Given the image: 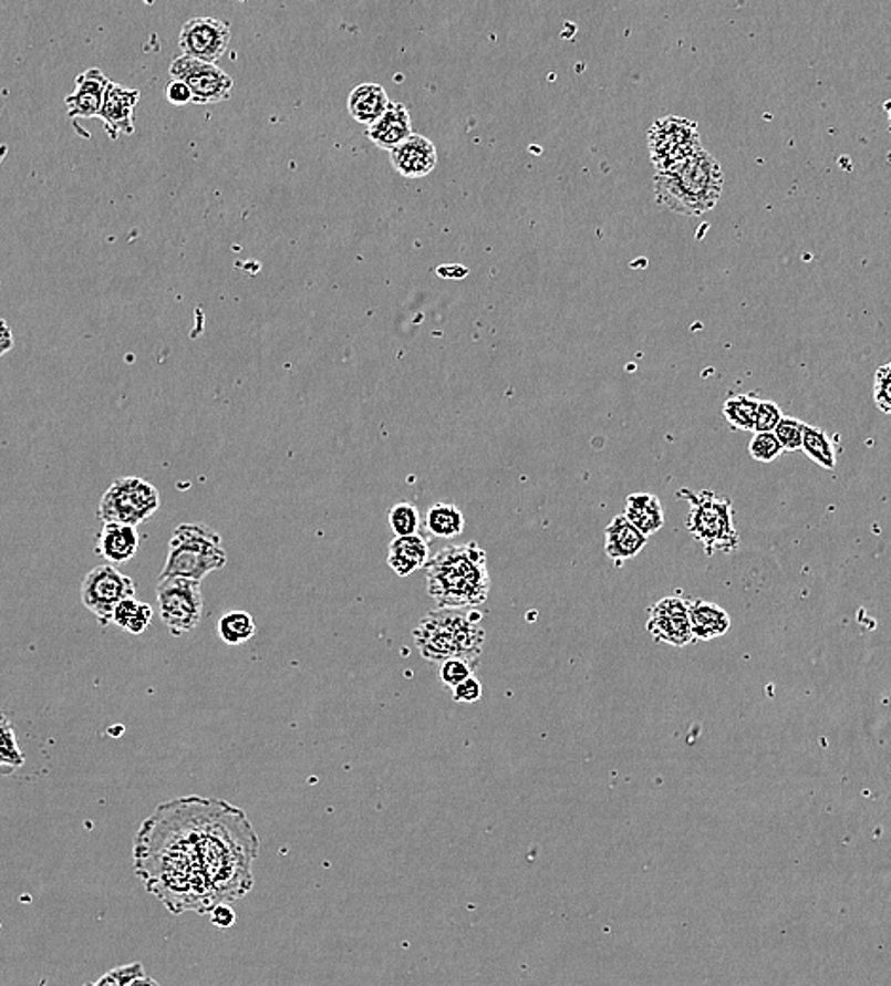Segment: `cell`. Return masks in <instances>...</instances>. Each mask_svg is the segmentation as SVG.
I'll use <instances>...</instances> for the list:
<instances>
[{"mask_svg": "<svg viewBox=\"0 0 891 986\" xmlns=\"http://www.w3.org/2000/svg\"><path fill=\"white\" fill-rule=\"evenodd\" d=\"M390 526L396 537L416 536L419 533V510L416 505L401 501L390 510Z\"/></svg>", "mask_w": 891, "mask_h": 986, "instance_id": "4dcf8cb0", "label": "cell"}, {"mask_svg": "<svg viewBox=\"0 0 891 986\" xmlns=\"http://www.w3.org/2000/svg\"><path fill=\"white\" fill-rule=\"evenodd\" d=\"M425 530L438 539H452L462 536L465 530V517L454 504H436L427 510Z\"/></svg>", "mask_w": 891, "mask_h": 986, "instance_id": "d4e9b609", "label": "cell"}, {"mask_svg": "<svg viewBox=\"0 0 891 986\" xmlns=\"http://www.w3.org/2000/svg\"><path fill=\"white\" fill-rule=\"evenodd\" d=\"M169 74L173 80L185 82L196 105H215L231 97L234 79L213 63L178 55L169 66Z\"/></svg>", "mask_w": 891, "mask_h": 986, "instance_id": "7c38bea8", "label": "cell"}, {"mask_svg": "<svg viewBox=\"0 0 891 986\" xmlns=\"http://www.w3.org/2000/svg\"><path fill=\"white\" fill-rule=\"evenodd\" d=\"M781 452L784 450H781L774 433H755L752 443H749V454L755 461H760V464H770L774 459H778Z\"/></svg>", "mask_w": 891, "mask_h": 986, "instance_id": "836d02e7", "label": "cell"}, {"mask_svg": "<svg viewBox=\"0 0 891 986\" xmlns=\"http://www.w3.org/2000/svg\"><path fill=\"white\" fill-rule=\"evenodd\" d=\"M135 592L137 584L132 577L103 563L84 577L80 584V602L100 621L101 626H108L113 624L114 611L120 603L135 598Z\"/></svg>", "mask_w": 891, "mask_h": 986, "instance_id": "8fae6325", "label": "cell"}, {"mask_svg": "<svg viewBox=\"0 0 891 986\" xmlns=\"http://www.w3.org/2000/svg\"><path fill=\"white\" fill-rule=\"evenodd\" d=\"M156 600L159 619L175 637L190 634L204 619V592L199 581L180 577L159 579Z\"/></svg>", "mask_w": 891, "mask_h": 986, "instance_id": "9c48e42d", "label": "cell"}, {"mask_svg": "<svg viewBox=\"0 0 891 986\" xmlns=\"http://www.w3.org/2000/svg\"><path fill=\"white\" fill-rule=\"evenodd\" d=\"M127 986H162L158 980H154L153 977H146V975H141L137 979H133L132 983Z\"/></svg>", "mask_w": 891, "mask_h": 986, "instance_id": "b9f144b4", "label": "cell"}, {"mask_svg": "<svg viewBox=\"0 0 891 986\" xmlns=\"http://www.w3.org/2000/svg\"><path fill=\"white\" fill-rule=\"evenodd\" d=\"M759 411V398L753 395H734L723 404V416L733 429H755V417Z\"/></svg>", "mask_w": 891, "mask_h": 986, "instance_id": "f546056e", "label": "cell"}, {"mask_svg": "<svg viewBox=\"0 0 891 986\" xmlns=\"http://www.w3.org/2000/svg\"><path fill=\"white\" fill-rule=\"evenodd\" d=\"M781 411L773 401H759V411L755 417V433H774L781 422Z\"/></svg>", "mask_w": 891, "mask_h": 986, "instance_id": "8d00e7d4", "label": "cell"}, {"mask_svg": "<svg viewBox=\"0 0 891 986\" xmlns=\"http://www.w3.org/2000/svg\"><path fill=\"white\" fill-rule=\"evenodd\" d=\"M647 146L656 173L670 172L702 151L698 127L681 116L656 120L649 129Z\"/></svg>", "mask_w": 891, "mask_h": 986, "instance_id": "30bf717a", "label": "cell"}, {"mask_svg": "<svg viewBox=\"0 0 891 986\" xmlns=\"http://www.w3.org/2000/svg\"><path fill=\"white\" fill-rule=\"evenodd\" d=\"M231 31L226 21L211 15H198L186 21L178 33L183 55L217 65L230 46Z\"/></svg>", "mask_w": 891, "mask_h": 986, "instance_id": "4fadbf2b", "label": "cell"}, {"mask_svg": "<svg viewBox=\"0 0 891 986\" xmlns=\"http://www.w3.org/2000/svg\"><path fill=\"white\" fill-rule=\"evenodd\" d=\"M141 975H145V969L139 962L127 964V966L116 967L113 972L103 975L93 983H86L84 986H127L133 979H137Z\"/></svg>", "mask_w": 891, "mask_h": 986, "instance_id": "e575fe53", "label": "cell"}, {"mask_svg": "<svg viewBox=\"0 0 891 986\" xmlns=\"http://www.w3.org/2000/svg\"><path fill=\"white\" fill-rule=\"evenodd\" d=\"M390 105V95L385 93V90L377 84H370V82L353 87L350 97H348V111H350L351 118L364 126H372L376 120L382 118Z\"/></svg>", "mask_w": 891, "mask_h": 986, "instance_id": "603a6c76", "label": "cell"}, {"mask_svg": "<svg viewBox=\"0 0 891 986\" xmlns=\"http://www.w3.org/2000/svg\"><path fill=\"white\" fill-rule=\"evenodd\" d=\"M647 547V537L628 522L624 515L614 517L605 528V554L614 563L628 562Z\"/></svg>", "mask_w": 891, "mask_h": 986, "instance_id": "ffe728a7", "label": "cell"}, {"mask_svg": "<svg viewBox=\"0 0 891 986\" xmlns=\"http://www.w3.org/2000/svg\"><path fill=\"white\" fill-rule=\"evenodd\" d=\"M874 403L880 411L891 416V363L880 366L874 376Z\"/></svg>", "mask_w": 891, "mask_h": 986, "instance_id": "d590c367", "label": "cell"}, {"mask_svg": "<svg viewBox=\"0 0 891 986\" xmlns=\"http://www.w3.org/2000/svg\"><path fill=\"white\" fill-rule=\"evenodd\" d=\"M139 100V90L120 86L111 80L100 114V118L105 124V132L108 133L111 139H118L120 135L135 133V106Z\"/></svg>", "mask_w": 891, "mask_h": 986, "instance_id": "9a60e30c", "label": "cell"}, {"mask_svg": "<svg viewBox=\"0 0 891 986\" xmlns=\"http://www.w3.org/2000/svg\"><path fill=\"white\" fill-rule=\"evenodd\" d=\"M687 497V530L704 547L707 557L715 552H734L738 549L739 536L734 526V505L728 497H721L712 490H681Z\"/></svg>", "mask_w": 891, "mask_h": 986, "instance_id": "52a82bcc", "label": "cell"}, {"mask_svg": "<svg viewBox=\"0 0 891 986\" xmlns=\"http://www.w3.org/2000/svg\"><path fill=\"white\" fill-rule=\"evenodd\" d=\"M805 422H800L797 417H781L778 427L774 429V435L778 438L781 450H800L802 448V437H805Z\"/></svg>", "mask_w": 891, "mask_h": 986, "instance_id": "1f68e13d", "label": "cell"}, {"mask_svg": "<svg viewBox=\"0 0 891 986\" xmlns=\"http://www.w3.org/2000/svg\"><path fill=\"white\" fill-rule=\"evenodd\" d=\"M624 517L645 537L661 531L664 526V509H662L661 499L653 494L628 496Z\"/></svg>", "mask_w": 891, "mask_h": 986, "instance_id": "cb8c5ba5", "label": "cell"}, {"mask_svg": "<svg viewBox=\"0 0 891 986\" xmlns=\"http://www.w3.org/2000/svg\"><path fill=\"white\" fill-rule=\"evenodd\" d=\"M391 164L398 175L406 179H423L435 172L438 154L436 146L427 137L419 133H412V137L404 141L403 145L391 151Z\"/></svg>", "mask_w": 891, "mask_h": 986, "instance_id": "e0dca14e", "label": "cell"}, {"mask_svg": "<svg viewBox=\"0 0 891 986\" xmlns=\"http://www.w3.org/2000/svg\"><path fill=\"white\" fill-rule=\"evenodd\" d=\"M452 696H454V700L456 702L475 704V702L483 698V683H480V679H478L476 675H473L469 679L459 683L456 688H452Z\"/></svg>", "mask_w": 891, "mask_h": 986, "instance_id": "74e56055", "label": "cell"}, {"mask_svg": "<svg viewBox=\"0 0 891 986\" xmlns=\"http://www.w3.org/2000/svg\"><path fill=\"white\" fill-rule=\"evenodd\" d=\"M162 499L153 482L139 477L116 478L101 497L97 517L103 523L139 528L158 512Z\"/></svg>", "mask_w": 891, "mask_h": 986, "instance_id": "ba28073f", "label": "cell"}, {"mask_svg": "<svg viewBox=\"0 0 891 986\" xmlns=\"http://www.w3.org/2000/svg\"><path fill=\"white\" fill-rule=\"evenodd\" d=\"M25 762L23 751L18 744L15 727L4 712H0V776H10L20 770Z\"/></svg>", "mask_w": 891, "mask_h": 986, "instance_id": "4316f807", "label": "cell"}, {"mask_svg": "<svg viewBox=\"0 0 891 986\" xmlns=\"http://www.w3.org/2000/svg\"><path fill=\"white\" fill-rule=\"evenodd\" d=\"M199 848L217 903L241 900L255 886L252 863L260 841L244 810L220 799L196 797Z\"/></svg>", "mask_w": 891, "mask_h": 986, "instance_id": "7a4b0ae2", "label": "cell"}, {"mask_svg": "<svg viewBox=\"0 0 891 986\" xmlns=\"http://www.w3.org/2000/svg\"><path fill=\"white\" fill-rule=\"evenodd\" d=\"M484 642L483 613L475 608H438L423 616L414 629V643L419 655L438 664L449 658L478 661Z\"/></svg>", "mask_w": 891, "mask_h": 986, "instance_id": "5b68a950", "label": "cell"}, {"mask_svg": "<svg viewBox=\"0 0 891 986\" xmlns=\"http://www.w3.org/2000/svg\"><path fill=\"white\" fill-rule=\"evenodd\" d=\"M427 594L438 608H480L491 590L488 554L478 543L452 544L438 550L425 565Z\"/></svg>", "mask_w": 891, "mask_h": 986, "instance_id": "3957f363", "label": "cell"}, {"mask_svg": "<svg viewBox=\"0 0 891 986\" xmlns=\"http://www.w3.org/2000/svg\"><path fill=\"white\" fill-rule=\"evenodd\" d=\"M135 874L173 914L211 913L217 897L205 874L196 795L162 802L133 842Z\"/></svg>", "mask_w": 891, "mask_h": 986, "instance_id": "6da1fadb", "label": "cell"}, {"mask_svg": "<svg viewBox=\"0 0 891 986\" xmlns=\"http://www.w3.org/2000/svg\"><path fill=\"white\" fill-rule=\"evenodd\" d=\"M166 100L172 103L173 106H186L191 103V92L186 86L185 82H180V80H173L167 84L166 90Z\"/></svg>", "mask_w": 891, "mask_h": 986, "instance_id": "f35d334b", "label": "cell"}, {"mask_svg": "<svg viewBox=\"0 0 891 986\" xmlns=\"http://www.w3.org/2000/svg\"><path fill=\"white\" fill-rule=\"evenodd\" d=\"M228 557L222 537L207 523H180L167 544V558L159 579L180 577L204 581L205 577L222 570Z\"/></svg>", "mask_w": 891, "mask_h": 986, "instance_id": "8992f818", "label": "cell"}, {"mask_svg": "<svg viewBox=\"0 0 891 986\" xmlns=\"http://www.w3.org/2000/svg\"><path fill=\"white\" fill-rule=\"evenodd\" d=\"M141 537L137 528L124 523H103L95 541V552L108 565H124L139 552Z\"/></svg>", "mask_w": 891, "mask_h": 986, "instance_id": "ac0fdd59", "label": "cell"}, {"mask_svg": "<svg viewBox=\"0 0 891 986\" xmlns=\"http://www.w3.org/2000/svg\"><path fill=\"white\" fill-rule=\"evenodd\" d=\"M725 173L712 153L702 148L670 172L656 173V204L687 217H701L719 204Z\"/></svg>", "mask_w": 891, "mask_h": 986, "instance_id": "277c9868", "label": "cell"}, {"mask_svg": "<svg viewBox=\"0 0 891 986\" xmlns=\"http://www.w3.org/2000/svg\"><path fill=\"white\" fill-rule=\"evenodd\" d=\"M476 666H478V661H470V658H449V661H444L443 664H441V679H443L446 687L456 688L459 683L476 675Z\"/></svg>", "mask_w": 891, "mask_h": 986, "instance_id": "d6a6232c", "label": "cell"}, {"mask_svg": "<svg viewBox=\"0 0 891 986\" xmlns=\"http://www.w3.org/2000/svg\"><path fill=\"white\" fill-rule=\"evenodd\" d=\"M257 634V624L247 611H230L218 621V636L226 645H244Z\"/></svg>", "mask_w": 891, "mask_h": 986, "instance_id": "83f0119b", "label": "cell"}, {"mask_svg": "<svg viewBox=\"0 0 891 986\" xmlns=\"http://www.w3.org/2000/svg\"><path fill=\"white\" fill-rule=\"evenodd\" d=\"M884 108H885V114H888V127H890V132H891V101H885Z\"/></svg>", "mask_w": 891, "mask_h": 986, "instance_id": "7bdbcfd3", "label": "cell"}, {"mask_svg": "<svg viewBox=\"0 0 891 986\" xmlns=\"http://www.w3.org/2000/svg\"><path fill=\"white\" fill-rule=\"evenodd\" d=\"M800 450L805 452L814 464H818L823 469L832 470L837 467V456L832 450L831 438L827 437L826 430L819 429L816 425H806Z\"/></svg>", "mask_w": 891, "mask_h": 986, "instance_id": "f1b7e54d", "label": "cell"}, {"mask_svg": "<svg viewBox=\"0 0 891 986\" xmlns=\"http://www.w3.org/2000/svg\"><path fill=\"white\" fill-rule=\"evenodd\" d=\"M111 80L101 69H87L74 80L73 92L66 95L65 105L71 118H100Z\"/></svg>", "mask_w": 891, "mask_h": 986, "instance_id": "2e32d148", "label": "cell"}, {"mask_svg": "<svg viewBox=\"0 0 891 986\" xmlns=\"http://www.w3.org/2000/svg\"><path fill=\"white\" fill-rule=\"evenodd\" d=\"M153 616V605L141 602L137 598H129V600H124V602L120 603L116 611H114L113 624L126 630L129 634L139 636L151 626Z\"/></svg>", "mask_w": 891, "mask_h": 986, "instance_id": "484cf974", "label": "cell"}, {"mask_svg": "<svg viewBox=\"0 0 891 986\" xmlns=\"http://www.w3.org/2000/svg\"><path fill=\"white\" fill-rule=\"evenodd\" d=\"M366 137L385 153H391L396 146L403 145L404 141L412 137V118L406 105L391 103L382 118L369 126Z\"/></svg>", "mask_w": 891, "mask_h": 986, "instance_id": "d6986e66", "label": "cell"}, {"mask_svg": "<svg viewBox=\"0 0 891 986\" xmlns=\"http://www.w3.org/2000/svg\"><path fill=\"white\" fill-rule=\"evenodd\" d=\"M647 632L656 643L685 647L693 642L688 605L681 596L662 598L649 610Z\"/></svg>", "mask_w": 891, "mask_h": 986, "instance_id": "5bb4252c", "label": "cell"}, {"mask_svg": "<svg viewBox=\"0 0 891 986\" xmlns=\"http://www.w3.org/2000/svg\"><path fill=\"white\" fill-rule=\"evenodd\" d=\"M13 347V332L4 319H0V357H4Z\"/></svg>", "mask_w": 891, "mask_h": 986, "instance_id": "60d3db41", "label": "cell"}, {"mask_svg": "<svg viewBox=\"0 0 891 986\" xmlns=\"http://www.w3.org/2000/svg\"><path fill=\"white\" fill-rule=\"evenodd\" d=\"M429 562V541L422 533L408 537H395L390 544L387 563L398 577H410L422 570Z\"/></svg>", "mask_w": 891, "mask_h": 986, "instance_id": "44dd1931", "label": "cell"}, {"mask_svg": "<svg viewBox=\"0 0 891 986\" xmlns=\"http://www.w3.org/2000/svg\"><path fill=\"white\" fill-rule=\"evenodd\" d=\"M688 623L694 640L712 642L715 637L725 636L731 629V616L717 603L706 600H688Z\"/></svg>", "mask_w": 891, "mask_h": 986, "instance_id": "7402d4cb", "label": "cell"}, {"mask_svg": "<svg viewBox=\"0 0 891 986\" xmlns=\"http://www.w3.org/2000/svg\"><path fill=\"white\" fill-rule=\"evenodd\" d=\"M211 922L217 927H231L236 924V913L231 911L228 903H220L217 907H213Z\"/></svg>", "mask_w": 891, "mask_h": 986, "instance_id": "ab89813d", "label": "cell"}]
</instances>
